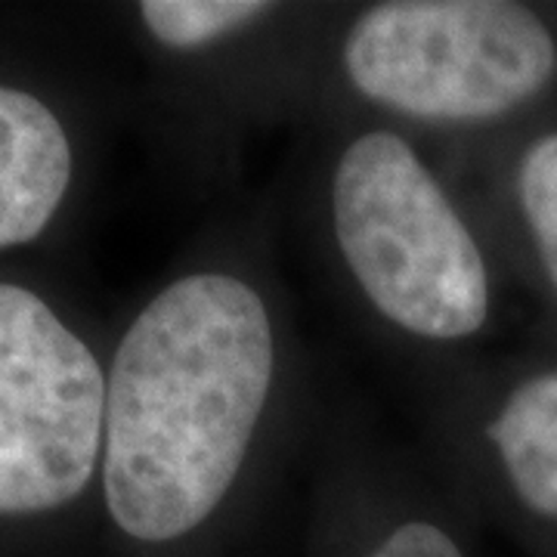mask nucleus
<instances>
[{"mask_svg":"<svg viewBox=\"0 0 557 557\" xmlns=\"http://www.w3.org/2000/svg\"><path fill=\"white\" fill-rule=\"evenodd\" d=\"M372 557H461V552L434 523H406L384 539Z\"/></svg>","mask_w":557,"mask_h":557,"instance_id":"nucleus-9","label":"nucleus"},{"mask_svg":"<svg viewBox=\"0 0 557 557\" xmlns=\"http://www.w3.org/2000/svg\"><path fill=\"white\" fill-rule=\"evenodd\" d=\"M518 496L557 518V369L520 384L490 428Z\"/></svg>","mask_w":557,"mask_h":557,"instance_id":"nucleus-6","label":"nucleus"},{"mask_svg":"<svg viewBox=\"0 0 557 557\" xmlns=\"http://www.w3.org/2000/svg\"><path fill=\"white\" fill-rule=\"evenodd\" d=\"M72 180L60 119L13 87H0V248L32 242L57 214Z\"/></svg>","mask_w":557,"mask_h":557,"instance_id":"nucleus-5","label":"nucleus"},{"mask_svg":"<svg viewBox=\"0 0 557 557\" xmlns=\"http://www.w3.org/2000/svg\"><path fill=\"white\" fill-rule=\"evenodd\" d=\"M106 387L90 347L38 295L0 285V515L50 511L84 493Z\"/></svg>","mask_w":557,"mask_h":557,"instance_id":"nucleus-4","label":"nucleus"},{"mask_svg":"<svg viewBox=\"0 0 557 557\" xmlns=\"http://www.w3.org/2000/svg\"><path fill=\"white\" fill-rule=\"evenodd\" d=\"M273 325L242 278L168 285L121 338L106 387V502L127 536L196 530L230 493L273 384Z\"/></svg>","mask_w":557,"mask_h":557,"instance_id":"nucleus-1","label":"nucleus"},{"mask_svg":"<svg viewBox=\"0 0 557 557\" xmlns=\"http://www.w3.org/2000/svg\"><path fill=\"white\" fill-rule=\"evenodd\" d=\"M332 208L350 273L391 322L440 341L483 325L490 278L478 242L406 139L375 131L350 143Z\"/></svg>","mask_w":557,"mask_h":557,"instance_id":"nucleus-2","label":"nucleus"},{"mask_svg":"<svg viewBox=\"0 0 557 557\" xmlns=\"http://www.w3.org/2000/svg\"><path fill=\"white\" fill-rule=\"evenodd\" d=\"M270 10H273L270 3H258V0H146L139 3V16L152 32V38L177 50L205 47L248 22L260 20Z\"/></svg>","mask_w":557,"mask_h":557,"instance_id":"nucleus-7","label":"nucleus"},{"mask_svg":"<svg viewBox=\"0 0 557 557\" xmlns=\"http://www.w3.org/2000/svg\"><path fill=\"white\" fill-rule=\"evenodd\" d=\"M520 205L557 288V134L536 139L520 161Z\"/></svg>","mask_w":557,"mask_h":557,"instance_id":"nucleus-8","label":"nucleus"},{"mask_svg":"<svg viewBox=\"0 0 557 557\" xmlns=\"http://www.w3.org/2000/svg\"><path fill=\"white\" fill-rule=\"evenodd\" d=\"M359 94L424 121L496 119L555 78L545 22L508 0H394L366 10L344 50Z\"/></svg>","mask_w":557,"mask_h":557,"instance_id":"nucleus-3","label":"nucleus"}]
</instances>
